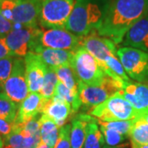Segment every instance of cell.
Instances as JSON below:
<instances>
[{"mask_svg":"<svg viewBox=\"0 0 148 148\" xmlns=\"http://www.w3.org/2000/svg\"><path fill=\"white\" fill-rule=\"evenodd\" d=\"M29 92L40 93L42 88L47 65L36 53L29 52L24 57Z\"/></svg>","mask_w":148,"mask_h":148,"instance_id":"14","label":"cell"},{"mask_svg":"<svg viewBox=\"0 0 148 148\" xmlns=\"http://www.w3.org/2000/svg\"><path fill=\"white\" fill-rule=\"evenodd\" d=\"M42 114L51 119L58 127L65 125L70 115L73 114L72 106L69 102L61 98L53 96L51 100L46 101Z\"/></svg>","mask_w":148,"mask_h":148,"instance_id":"18","label":"cell"},{"mask_svg":"<svg viewBox=\"0 0 148 148\" xmlns=\"http://www.w3.org/2000/svg\"><path fill=\"white\" fill-rule=\"evenodd\" d=\"M4 148H11V147H4Z\"/></svg>","mask_w":148,"mask_h":148,"instance_id":"41","label":"cell"},{"mask_svg":"<svg viewBox=\"0 0 148 148\" xmlns=\"http://www.w3.org/2000/svg\"><path fill=\"white\" fill-rule=\"evenodd\" d=\"M122 45L148 52V14L127 32Z\"/></svg>","mask_w":148,"mask_h":148,"instance_id":"17","label":"cell"},{"mask_svg":"<svg viewBox=\"0 0 148 148\" xmlns=\"http://www.w3.org/2000/svg\"><path fill=\"white\" fill-rule=\"evenodd\" d=\"M133 122H134V119H132V120H124V121L105 122L96 119V123L100 126L115 130L117 132H119L123 135H125L128 138H129V132H130V130H131V128L132 127Z\"/></svg>","mask_w":148,"mask_h":148,"instance_id":"28","label":"cell"},{"mask_svg":"<svg viewBox=\"0 0 148 148\" xmlns=\"http://www.w3.org/2000/svg\"><path fill=\"white\" fill-rule=\"evenodd\" d=\"M131 142L138 144H148V123L141 118L134 119L129 132Z\"/></svg>","mask_w":148,"mask_h":148,"instance_id":"25","label":"cell"},{"mask_svg":"<svg viewBox=\"0 0 148 148\" xmlns=\"http://www.w3.org/2000/svg\"><path fill=\"white\" fill-rule=\"evenodd\" d=\"M1 90H3V86L0 84V91H1Z\"/></svg>","mask_w":148,"mask_h":148,"instance_id":"40","label":"cell"},{"mask_svg":"<svg viewBox=\"0 0 148 148\" xmlns=\"http://www.w3.org/2000/svg\"><path fill=\"white\" fill-rule=\"evenodd\" d=\"M81 46L83 47L98 61L100 65L113 55H116V45L111 40L101 36L97 32H93L86 36H82Z\"/></svg>","mask_w":148,"mask_h":148,"instance_id":"12","label":"cell"},{"mask_svg":"<svg viewBox=\"0 0 148 148\" xmlns=\"http://www.w3.org/2000/svg\"><path fill=\"white\" fill-rule=\"evenodd\" d=\"M43 0H0V11L14 25L38 27Z\"/></svg>","mask_w":148,"mask_h":148,"instance_id":"3","label":"cell"},{"mask_svg":"<svg viewBox=\"0 0 148 148\" xmlns=\"http://www.w3.org/2000/svg\"><path fill=\"white\" fill-rule=\"evenodd\" d=\"M94 119L95 117L90 114H78L73 119L70 132L71 148H83L86 137L87 123Z\"/></svg>","mask_w":148,"mask_h":148,"instance_id":"20","label":"cell"},{"mask_svg":"<svg viewBox=\"0 0 148 148\" xmlns=\"http://www.w3.org/2000/svg\"><path fill=\"white\" fill-rule=\"evenodd\" d=\"M8 56H14L11 52L8 44L6 41V36L0 35V59L8 57Z\"/></svg>","mask_w":148,"mask_h":148,"instance_id":"33","label":"cell"},{"mask_svg":"<svg viewBox=\"0 0 148 148\" xmlns=\"http://www.w3.org/2000/svg\"><path fill=\"white\" fill-rule=\"evenodd\" d=\"M53 96L61 98L67 102H69L72 106L73 113L77 112L79 110L80 107L82 106V102L80 101L79 96L74 95L73 93L69 90L66 86H64L60 81H58V83H57Z\"/></svg>","mask_w":148,"mask_h":148,"instance_id":"27","label":"cell"},{"mask_svg":"<svg viewBox=\"0 0 148 148\" xmlns=\"http://www.w3.org/2000/svg\"><path fill=\"white\" fill-rule=\"evenodd\" d=\"M117 95L128 101L141 116L148 114V82H124Z\"/></svg>","mask_w":148,"mask_h":148,"instance_id":"13","label":"cell"},{"mask_svg":"<svg viewBox=\"0 0 148 148\" xmlns=\"http://www.w3.org/2000/svg\"><path fill=\"white\" fill-rule=\"evenodd\" d=\"M18 106L4 92L0 91V119H3L11 123H14Z\"/></svg>","mask_w":148,"mask_h":148,"instance_id":"24","label":"cell"},{"mask_svg":"<svg viewBox=\"0 0 148 148\" xmlns=\"http://www.w3.org/2000/svg\"><path fill=\"white\" fill-rule=\"evenodd\" d=\"M103 148H129V147H128V144L124 143V144H119V145L115 146V147H109L107 145H105Z\"/></svg>","mask_w":148,"mask_h":148,"instance_id":"36","label":"cell"},{"mask_svg":"<svg viewBox=\"0 0 148 148\" xmlns=\"http://www.w3.org/2000/svg\"><path fill=\"white\" fill-rule=\"evenodd\" d=\"M125 81H118L106 75L100 85H88L78 82V96L82 106L94 108L104 101L116 95L123 88Z\"/></svg>","mask_w":148,"mask_h":148,"instance_id":"4","label":"cell"},{"mask_svg":"<svg viewBox=\"0 0 148 148\" xmlns=\"http://www.w3.org/2000/svg\"><path fill=\"white\" fill-rule=\"evenodd\" d=\"M139 118H141L142 119H143L144 121H146L148 123V114H143V115L140 116Z\"/></svg>","mask_w":148,"mask_h":148,"instance_id":"38","label":"cell"},{"mask_svg":"<svg viewBox=\"0 0 148 148\" xmlns=\"http://www.w3.org/2000/svg\"><path fill=\"white\" fill-rule=\"evenodd\" d=\"M71 66L77 78L86 84L100 85L106 75L98 61L82 46L74 50Z\"/></svg>","mask_w":148,"mask_h":148,"instance_id":"7","label":"cell"},{"mask_svg":"<svg viewBox=\"0 0 148 148\" xmlns=\"http://www.w3.org/2000/svg\"><path fill=\"white\" fill-rule=\"evenodd\" d=\"M53 69L58 77V81H60L64 86H66L74 95H78L79 79L77 78L72 66L67 64L59 67H53Z\"/></svg>","mask_w":148,"mask_h":148,"instance_id":"22","label":"cell"},{"mask_svg":"<svg viewBox=\"0 0 148 148\" xmlns=\"http://www.w3.org/2000/svg\"><path fill=\"white\" fill-rule=\"evenodd\" d=\"M101 132L105 138L106 141V145L109 147H115L122 143H123L128 137L123 135L119 132H117L115 130L110 129V128H106L105 127L100 126Z\"/></svg>","mask_w":148,"mask_h":148,"instance_id":"29","label":"cell"},{"mask_svg":"<svg viewBox=\"0 0 148 148\" xmlns=\"http://www.w3.org/2000/svg\"><path fill=\"white\" fill-rule=\"evenodd\" d=\"M132 148H148V144H138V143L131 142Z\"/></svg>","mask_w":148,"mask_h":148,"instance_id":"35","label":"cell"},{"mask_svg":"<svg viewBox=\"0 0 148 148\" xmlns=\"http://www.w3.org/2000/svg\"><path fill=\"white\" fill-rule=\"evenodd\" d=\"M110 0H75L65 29L78 36L97 32L102 25Z\"/></svg>","mask_w":148,"mask_h":148,"instance_id":"2","label":"cell"},{"mask_svg":"<svg viewBox=\"0 0 148 148\" xmlns=\"http://www.w3.org/2000/svg\"><path fill=\"white\" fill-rule=\"evenodd\" d=\"M13 27L14 24L6 19L0 11V35L7 36L13 29Z\"/></svg>","mask_w":148,"mask_h":148,"instance_id":"32","label":"cell"},{"mask_svg":"<svg viewBox=\"0 0 148 148\" xmlns=\"http://www.w3.org/2000/svg\"><path fill=\"white\" fill-rule=\"evenodd\" d=\"M127 75L138 82H148V53L132 47H122L117 50Z\"/></svg>","mask_w":148,"mask_h":148,"instance_id":"8","label":"cell"},{"mask_svg":"<svg viewBox=\"0 0 148 148\" xmlns=\"http://www.w3.org/2000/svg\"><path fill=\"white\" fill-rule=\"evenodd\" d=\"M42 32L39 27H14L6 36V41L11 52L15 57L24 58L29 53L32 41Z\"/></svg>","mask_w":148,"mask_h":148,"instance_id":"10","label":"cell"},{"mask_svg":"<svg viewBox=\"0 0 148 148\" xmlns=\"http://www.w3.org/2000/svg\"><path fill=\"white\" fill-rule=\"evenodd\" d=\"M72 124H65L60 127L58 140L53 148H71L70 132Z\"/></svg>","mask_w":148,"mask_h":148,"instance_id":"31","label":"cell"},{"mask_svg":"<svg viewBox=\"0 0 148 148\" xmlns=\"http://www.w3.org/2000/svg\"><path fill=\"white\" fill-rule=\"evenodd\" d=\"M148 14V0H110L97 33L115 45L123 42L127 32Z\"/></svg>","mask_w":148,"mask_h":148,"instance_id":"1","label":"cell"},{"mask_svg":"<svg viewBox=\"0 0 148 148\" xmlns=\"http://www.w3.org/2000/svg\"><path fill=\"white\" fill-rule=\"evenodd\" d=\"M75 0H43L39 23L45 29H65Z\"/></svg>","mask_w":148,"mask_h":148,"instance_id":"6","label":"cell"},{"mask_svg":"<svg viewBox=\"0 0 148 148\" xmlns=\"http://www.w3.org/2000/svg\"><path fill=\"white\" fill-rule=\"evenodd\" d=\"M3 90L18 106L30 93L24 58L16 57L10 76L3 85Z\"/></svg>","mask_w":148,"mask_h":148,"instance_id":"9","label":"cell"},{"mask_svg":"<svg viewBox=\"0 0 148 148\" xmlns=\"http://www.w3.org/2000/svg\"><path fill=\"white\" fill-rule=\"evenodd\" d=\"M40 141L25 131L21 124L13 123L12 132L4 137L3 145L11 148H36Z\"/></svg>","mask_w":148,"mask_h":148,"instance_id":"19","label":"cell"},{"mask_svg":"<svg viewBox=\"0 0 148 148\" xmlns=\"http://www.w3.org/2000/svg\"><path fill=\"white\" fill-rule=\"evenodd\" d=\"M58 79L57 75L52 67H47V71L45 77V81L42 88L40 91V94L45 98L47 101L51 100L54 95L56 86L58 83Z\"/></svg>","mask_w":148,"mask_h":148,"instance_id":"26","label":"cell"},{"mask_svg":"<svg viewBox=\"0 0 148 148\" xmlns=\"http://www.w3.org/2000/svg\"><path fill=\"white\" fill-rule=\"evenodd\" d=\"M47 100L40 93L31 92L18 106L14 123L24 124L35 117L42 114L43 109Z\"/></svg>","mask_w":148,"mask_h":148,"instance_id":"15","label":"cell"},{"mask_svg":"<svg viewBox=\"0 0 148 148\" xmlns=\"http://www.w3.org/2000/svg\"><path fill=\"white\" fill-rule=\"evenodd\" d=\"M29 52L36 53L47 66L53 68L67 64L71 65L74 53V51L45 48L40 44V42L33 45Z\"/></svg>","mask_w":148,"mask_h":148,"instance_id":"16","label":"cell"},{"mask_svg":"<svg viewBox=\"0 0 148 148\" xmlns=\"http://www.w3.org/2000/svg\"><path fill=\"white\" fill-rule=\"evenodd\" d=\"M12 127L13 123H11L3 119H0V134H2L4 137L8 135L12 132Z\"/></svg>","mask_w":148,"mask_h":148,"instance_id":"34","label":"cell"},{"mask_svg":"<svg viewBox=\"0 0 148 148\" xmlns=\"http://www.w3.org/2000/svg\"><path fill=\"white\" fill-rule=\"evenodd\" d=\"M41 141L50 147L53 148L59 135L60 127L51 119L42 114L40 118Z\"/></svg>","mask_w":148,"mask_h":148,"instance_id":"21","label":"cell"},{"mask_svg":"<svg viewBox=\"0 0 148 148\" xmlns=\"http://www.w3.org/2000/svg\"><path fill=\"white\" fill-rule=\"evenodd\" d=\"M106 145L105 138L98 127L96 119L89 122L86 126V137L83 148H103Z\"/></svg>","mask_w":148,"mask_h":148,"instance_id":"23","label":"cell"},{"mask_svg":"<svg viewBox=\"0 0 148 148\" xmlns=\"http://www.w3.org/2000/svg\"><path fill=\"white\" fill-rule=\"evenodd\" d=\"M15 58V56H8L0 59V84L2 86L10 76Z\"/></svg>","mask_w":148,"mask_h":148,"instance_id":"30","label":"cell"},{"mask_svg":"<svg viewBox=\"0 0 148 148\" xmlns=\"http://www.w3.org/2000/svg\"><path fill=\"white\" fill-rule=\"evenodd\" d=\"M82 36H78L66 29H47L43 31L40 44L45 48L74 51L81 46Z\"/></svg>","mask_w":148,"mask_h":148,"instance_id":"11","label":"cell"},{"mask_svg":"<svg viewBox=\"0 0 148 148\" xmlns=\"http://www.w3.org/2000/svg\"><path fill=\"white\" fill-rule=\"evenodd\" d=\"M36 148H52L50 147L49 146H48L47 144H45V143H43L42 141H40V143H39V144L36 146Z\"/></svg>","mask_w":148,"mask_h":148,"instance_id":"37","label":"cell"},{"mask_svg":"<svg viewBox=\"0 0 148 148\" xmlns=\"http://www.w3.org/2000/svg\"><path fill=\"white\" fill-rule=\"evenodd\" d=\"M3 147V140L0 137V148H2Z\"/></svg>","mask_w":148,"mask_h":148,"instance_id":"39","label":"cell"},{"mask_svg":"<svg viewBox=\"0 0 148 148\" xmlns=\"http://www.w3.org/2000/svg\"><path fill=\"white\" fill-rule=\"evenodd\" d=\"M89 114L105 122L132 120L141 116L128 101L117 94L92 108Z\"/></svg>","mask_w":148,"mask_h":148,"instance_id":"5","label":"cell"}]
</instances>
